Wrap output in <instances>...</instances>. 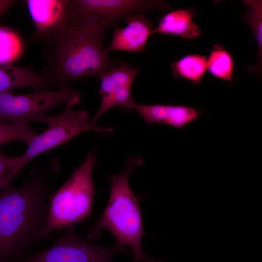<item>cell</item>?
<instances>
[{"instance_id":"1","label":"cell","mask_w":262,"mask_h":262,"mask_svg":"<svg viewBox=\"0 0 262 262\" xmlns=\"http://www.w3.org/2000/svg\"><path fill=\"white\" fill-rule=\"evenodd\" d=\"M109 27L93 16L71 5L60 27L45 41L49 65L43 73L61 87L83 77L98 76L113 67L108 50L102 45Z\"/></svg>"},{"instance_id":"2","label":"cell","mask_w":262,"mask_h":262,"mask_svg":"<svg viewBox=\"0 0 262 262\" xmlns=\"http://www.w3.org/2000/svg\"><path fill=\"white\" fill-rule=\"evenodd\" d=\"M45 178L33 174L20 188L0 191V262H16L41 240L50 196Z\"/></svg>"},{"instance_id":"3","label":"cell","mask_w":262,"mask_h":262,"mask_svg":"<svg viewBox=\"0 0 262 262\" xmlns=\"http://www.w3.org/2000/svg\"><path fill=\"white\" fill-rule=\"evenodd\" d=\"M143 164L142 158L132 157L126 162L124 170L109 177L111 181L110 197L99 218L89 229L87 238L93 240L100 236L99 229L110 232L115 238V245L129 246L135 262H162L148 258L142 246L146 233L143 226L139 197L131 190L129 184L131 172Z\"/></svg>"},{"instance_id":"4","label":"cell","mask_w":262,"mask_h":262,"mask_svg":"<svg viewBox=\"0 0 262 262\" xmlns=\"http://www.w3.org/2000/svg\"><path fill=\"white\" fill-rule=\"evenodd\" d=\"M96 150L95 147L87 154L65 183L50 196L47 222L41 240L52 231L72 227L91 216L96 192L92 177Z\"/></svg>"},{"instance_id":"5","label":"cell","mask_w":262,"mask_h":262,"mask_svg":"<svg viewBox=\"0 0 262 262\" xmlns=\"http://www.w3.org/2000/svg\"><path fill=\"white\" fill-rule=\"evenodd\" d=\"M89 121V117L85 110H72L67 105H65L62 113L47 118V129L36 135L23 155L15 157L14 164L6 176V187H9L23 167L39 154L68 141L83 131H92L106 133L112 131L110 127L91 126L88 123Z\"/></svg>"},{"instance_id":"6","label":"cell","mask_w":262,"mask_h":262,"mask_svg":"<svg viewBox=\"0 0 262 262\" xmlns=\"http://www.w3.org/2000/svg\"><path fill=\"white\" fill-rule=\"evenodd\" d=\"M80 99V93L67 86L58 90L44 89L28 95H15L12 91L0 93V121L47 123V113L52 108L61 103L71 107Z\"/></svg>"},{"instance_id":"7","label":"cell","mask_w":262,"mask_h":262,"mask_svg":"<svg viewBox=\"0 0 262 262\" xmlns=\"http://www.w3.org/2000/svg\"><path fill=\"white\" fill-rule=\"evenodd\" d=\"M128 254L127 247L114 245L111 247H100L79 236L73 226L50 247L36 254L22 256L16 262H113L117 253Z\"/></svg>"},{"instance_id":"8","label":"cell","mask_w":262,"mask_h":262,"mask_svg":"<svg viewBox=\"0 0 262 262\" xmlns=\"http://www.w3.org/2000/svg\"><path fill=\"white\" fill-rule=\"evenodd\" d=\"M71 4L77 9L101 20L109 27L128 14L164 9L168 6L162 1L140 0H73Z\"/></svg>"},{"instance_id":"9","label":"cell","mask_w":262,"mask_h":262,"mask_svg":"<svg viewBox=\"0 0 262 262\" xmlns=\"http://www.w3.org/2000/svg\"><path fill=\"white\" fill-rule=\"evenodd\" d=\"M25 2L35 26L33 37L43 41L63 24L69 3V0H27Z\"/></svg>"},{"instance_id":"10","label":"cell","mask_w":262,"mask_h":262,"mask_svg":"<svg viewBox=\"0 0 262 262\" xmlns=\"http://www.w3.org/2000/svg\"><path fill=\"white\" fill-rule=\"evenodd\" d=\"M135 109L148 124H166L180 128L198 118L201 112L183 105H142L133 103Z\"/></svg>"},{"instance_id":"11","label":"cell","mask_w":262,"mask_h":262,"mask_svg":"<svg viewBox=\"0 0 262 262\" xmlns=\"http://www.w3.org/2000/svg\"><path fill=\"white\" fill-rule=\"evenodd\" d=\"M152 30L151 22L144 15L131 16L128 19L125 27L115 28L112 42L107 49L108 51H142Z\"/></svg>"},{"instance_id":"12","label":"cell","mask_w":262,"mask_h":262,"mask_svg":"<svg viewBox=\"0 0 262 262\" xmlns=\"http://www.w3.org/2000/svg\"><path fill=\"white\" fill-rule=\"evenodd\" d=\"M52 84L43 72L27 67L0 65V93L20 87H29L34 91L48 89Z\"/></svg>"},{"instance_id":"13","label":"cell","mask_w":262,"mask_h":262,"mask_svg":"<svg viewBox=\"0 0 262 262\" xmlns=\"http://www.w3.org/2000/svg\"><path fill=\"white\" fill-rule=\"evenodd\" d=\"M138 72V68H132L124 64L99 74V93L102 97L100 104H105L125 88L131 87Z\"/></svg>"},{"instance_id":"14","label":"cell","mask_w":262,"mask_h":262,"mask_svg":"<svg viewBox=\"0 0 262 262\" xmlns=\"http://www.w3.org/2000/svg\"><path fill=\"white\" fill-rule=\"evenodd\" d=\"M193 13L190 10L173 11L164 16L153 33L180 35L184 38H194L201 33V30L193 21Z\"/></svg>"},{"instance_id":"15","label":"cell","mask_w":262,"mask_h":262,"mask_svg":"<svg viewBox=\"0 0 262 262\" xmlns=\"http://www.w3.org/2000/svg\"><path fill=\"white\" fill-rule=\"evenodd\" d=\"M172 67L175 75L197 83L207 68V59L204 56L188 55L173 63Z\"/></svg>"},{"instance_id":"16","label":"cell","mask_w":262,"mask_h":262,"mask_svg":"<svg viewBox=\"0 0 262 262\" xmlns=\"http://www.w3.org/2000/svg\"><path fill=\"white\" fill-rule=\"evenodd\" d=\"M246 6L247 12L244 18L250 26L256 38L258 57L256 64L249 69L251 71L260 73L262 56V0H243Z\"/></svg>"},{"instance_id":"17","label":"cell","mask_w":262,"mask_h":262,"mask_svg":"<svg viewBox=\"0 0 262 262\" xmlns=\"http://www.w3.org/2000/svg\"><path fill=\"white\" fill-rule=\"evenodd\" d=\"M233 66L230 54L221 46H215L207 60V68L210 73L217 78L230 81Z\"/></svg>"},{"instance_id":"18","label":"cell","mask_w":262,"mask_h":262,"mask_svg":"<svg viewBox=\"0 0 262 262\" xmlns=\"http://www.w3.org/2000/svg\"><path fill=\"white\" fill-rule=\"evenodd\" d=\"M22 46L18 36L12 31L0 28V65H9L21 55Z\"/></svg>"},{"instance_id":"19","label":"cell","mask_w":262,"mask_h":262,"mask_svg":"<svg viewBox=\"0 0 262 262\" xmlns=\"http://www.w3.org/2000/svg\"><path fill=\"white\" fill-rule=\"evenodd\" d=\"M37 134L28 124L0 122V146L8 142L20 140L29 145Z\"/></svg>"},{"instance_id":"20","label":"cell","mask_w":262,"mask_h":262,"mask_svg":"<svg viewBox=\"0 0 262 262\" xmlns=\"http://www.w3.org/2000/svg\"><path fill=\"white\" fill-rule=\"evenodd\" d=\"M15 157L0 152V187L2 189L5 188V178L14 164Z\"/></svg>"},{"instance_id":"21","label":"cell","mask_w":262,"mask_h":262,"mask_svg":"<svg viewBox=\"0 0 262 262\" xmlns=\"http://www.w3.org/2000/svg\"><path fill=\"white\" fill-rule=\"evenodd\" d=\"M16 2L13 0H0V16Z\"/></svg>"},{"instance_id":"22","label":"cell","mask_w":262,"mask_h":262,"mask_svg":"<svg viewBox=\"0 0 262 262\" xmlns=\"http://www.w3.org/2000/svg\"><path fill=\"white\" fill-rule=\"evenodd\" d=\"M163 262H165L164 261Z\"/></svg>"}]
</instances>
